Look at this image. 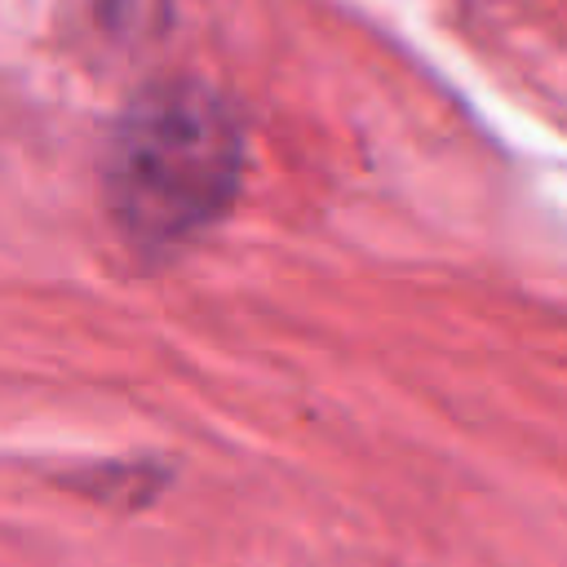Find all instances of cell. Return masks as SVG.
<instances>
[{
  "label": "cell",
  "instance_id": "cell-1",
  "mask_svg": "<svg viewBox=\"0 0 567 567\" xmlns=\"http://www.w3.org/2000/svg\"><path fill=\"white\" fill-rule=\"evenodd\" d=\"M244 133L199 84L142 93L106 146V204L137 244H173L208 226L235 195Z\"/></svg>",
  "mask_w": 567,
  "mask_h": 567
}]
</instances>
